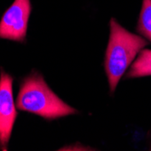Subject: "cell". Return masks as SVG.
Here are the masks:
<instances>
[{
    "label": "cell",
    "mask_w": 151,
    "mask_h": 151,
    "mask_svg": "<svg viewBox=\"0 0 151 151\" xmlns=\"http://www.w3.org/2000/svg\"><path fill=\"white\" fill-rule=\"evenodd\" d=\"M150 150H151V147H150Z\"/></svg>",
    "instance_id": "7"
},
{
    "label": "cell",
    "mask_w": 151,
    "mask_h": 151,
    "mask_svg": "<svg viewBox=\"0 0 151 151\" xmlns=\"http://www.w3.org/2000/svg\"><path fill=\"white\" fill-rule=\"evenodd\" d=\"M31 10L30 0H15L0 21V38L24 42Z\"/></svg>",
    "instance_id": "3"
},
{
    "label": "cell",
    "mask_w": 151,
    "mask_h": 151,
    "mask_svg": "<svg viewBox=\"0 0 151 151\" xmlns=\"http://www.w3.org/2000/svg\"><path fill=\"white\" fill-rule=\"evenodd\" d=\"M17 116L13 97V77L0 73V149L7 150L8 142Z\"/></svg>",
    "instance_id": "4"
},
{
    "label": "cell",
    "mask_w": 151,
    "mask_h": 151,
    "mask_svg": "<svg viewBox=\"0 0 151 151\" xmlns=\"http://www.w3.org/2000/svg\"><path fill=\"white\" fill-rule=\"evenodd\" d=\"M137 31L151 42V0H143Z\"/></svg>",
    "instance_id": "6"
},
{
    "label": "cell",
    "mask_w": 151,
    "mask_h": 151,
    "mask_svg": "<svg viewBox=\"0 0 151 151\" xmlns=\"http://www.w3.org/2000/svg\"><path fill=\"white\" fill-rule=\"evenodd\" d=\"M109 26L111 33L105 52L104 68L109 91L113 93L137 54L148 43L141 36L126 30L114 18H111Z\"/></svg>",
    "instance_id": "2"
},
{
    "label": "cell",
    "mask_w": 151,
    "mask_h": 151,
    "mask_svg": "<svg viewBox=\"0 0 151 151\" xmlns=\"http://www.w3.org/2000/svg\"><path fill=\"white\" fill-rule=\"evenodd\" d=\"M146 76H151V50L144 48L139 52L138 58L129 68L126 77L140 78Z\"/></svg>",
    "instance_id": "5"
},
{
    "label": "cell",
    "mask_w": 151,
    "mask_h": 151,
    "mask_svg": "<svg viewBox=\"0 0 151 151\" xmlns=\"http://www.w3.org/2000/svg\"><path fill=\"white\" fill-rule=\"evenodd\" d=\"M17 108L47 120L78 113L77 109L62 101L49 88L44 77L36 72H33L22 81L17 98Z\"/></svg>",
    "instance_id": "1"
}]
</instances>
